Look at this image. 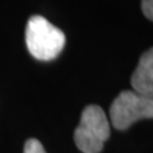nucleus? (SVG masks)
Wrapping results in <instances>:
<instances>
[{
    "label": "nucleus",
    "mask_w": 153,
    "mask_h": 153,
    "mask_svg": "<svg viewBox=\"0 0 153 153\" xmlns=\"http://www.w3.org/2000/svg\"><path fill=\"white\" fill-rule=\"evenodd\" d=\"M142 10H143V14L152 21L153 18V0H143L142 1Z\"/></svg>",
    "instance_id": "6"
},
{
    "label": "nucleus",
    "mask_w": 153,
    "mask_h": 153,
    "mask_svg": "<svg viewBox=\"0 0 153 153\" xmlns=\"http://www.w3.org/2000/svg\"><path fill=\"white\" fill-rule=\"evenodd\" d=\"M153 100L135 91H123L110 107V120L115 129L125 130L142 119H152Z\"/></svg>",
    "instance_id": "3"
},
{
    "label": "nucleus",
    "mask_w": 153,
    "mask_h": 153,
    "mask_svg": "<svg viewBox=\"0 0 153 153\" xmlns=\"http://www.w3.org/2000/svg\"><path fill=\"white\" fill-rule=\"evenodd\" d=\"M131 87L143 96L153 94V51L149 49L142 55L139 64L131 75Z\"/></svg>",
    "instance_id": "4"
},
{
    "label": "nucleus",
    "mask_w": 153,
    "mask_h": 153,
    "mask_svg": "<svg viewBox=\"0 0 153 153\" xmlns=\"http://www.w3.org/2000/svg\"><path fill=\"white\" fill-rule=\"evenodd\" d=\"M65 35L60 28L41 16H32L26 27V45L30 54L37 60L50 61L63 51Z\"/></svg>",
    "instance_id": "1"
},
{
    "label": "nucleus",
    "mask_w": 153,
    "mask_h": 153,
    "mask_svg": "<svg viewBox=\"0 0 153 153\" xmlns=\"http://www.w3.org/2000/svg\"><path fill=\"white\" fill-rule=\"evenodd\" d=\"M23 153H46L44 146L37 139H28L25 143V149Z\"/></svg>",
    "instance_id": "5"
},
{
    "label": "nucleus",
    "mask_w": 153,
    "mask_h": 153,
    "mask_svg": "<svg viewBox=\"0 0 153 153\" xmlns=\"http://www.w3.org/2000/svg\"><path fill=\"white\" fill-rule=\"evenodd\" d=\"M110 138V123L106 114L97 105L87 106L74 133L76 147L83 153H100Z\"/></svg>",
    "instance_id": "2"
}]
</instances>
